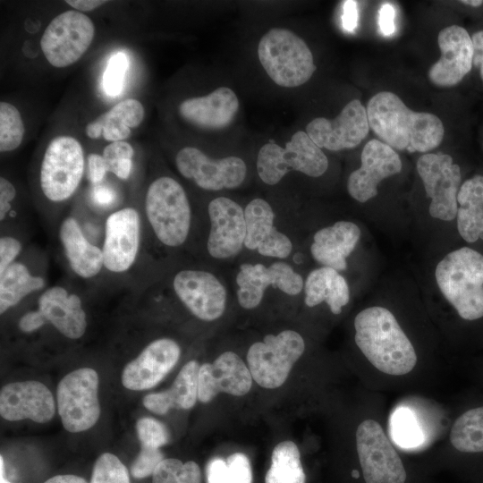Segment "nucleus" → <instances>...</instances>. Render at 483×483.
I'll list each match as a JSON object with an SVG mask.
<instances>
[{"instance_id":"f257e3e1","label":"nucleus","mask_w":483,"mask_h":483,"mask_svg":"<svg viewBox=\"0 0 483 483\" xmlns=\"http://www.w3.org/2000/svg\"><path fill=\"white\" fill-rule=\"evenodd\" d=\"M366 110L371 130L393 148L426 153L443 140L445 129L436 115L411 110L390 91L371 97Z\"/></svg>"},{"instance_id":"f03ea898","label":"nucleus","mask_w":483,"mask_h":483,"mask_svg":"<svg viewBox=\"0 0 483 483\" xmlns=\"http://www.w3.org/2000/svg\"><path fill=\"white\" fill-rule=\"evenodd\" d=\"M354 329L357 346L379 371L402 376L414 369L415 349L389 309L380 306L362 309L355 317Z\"/></svg>"},{"instance_id":"7ed1b4c3","label":"nucleus","mask_w":483,"mask_h":483,"mask_svg":"<svg viewBox=\"0 0 483 483\" xmlns=\"http://www.w3.org/2000/svg\"><path fill=\"white\" fill-rule=\"evenodd\" d=\"M437 286L465 320L483 317V255L462 247L445 255L436 265Z\"/></svg>"},{"instance_id":"20e7f679","label":"nucleus","mask_w":483,"mask_h":483,"mask_svg":"<svg viewBox=\"0 0 483 483\" xmlns=\"http://www.w3.org/2000/svg\"><path fill=\"white\" fill-rule=\"evenodd\" d=\"M258 57L268 77L283 88L305 84L317 69L306 42L284 28H273L262 36Z\"/></svg>"},{"instance_id":"39448f33","label":"nucleus","mask_w":483,"mask_h":483,"mask_svg":"<svg viewBox=\"0 0 483 483\" xmlns=\"http://www.w3.org/2000/svg\"><path fill=\"white\" fill-rule=\"evenodd\" d=\"M145 212L158 241L176 248L186 241L191 224V209L183 187L170 176H159L148 187Z\"/></svg>"},{"instance_id":"423d86ee","label":"nucleus","mask_w":483,"mask_h":483,"mask_svg":"<svg viewBox=\"0 0 483 483\" xmlns=\"http://www.w3.org/2000/svg\"><path fill=\"white\" fill-rule=\"evenodd\" d=\"M256 166L260 180L275 185L290 171L319 177L327 170L328 159L306 131H298L284 147L272 142L261 146Z\"/></svg>"},{"instance_id":"0eeeda50","label":"nucleus","mask_w":483,"mask_h":483,"mask_svg":"<svg viewBox=\"0 0 483 483\" xmlns=\"http://www.w3.org/2000/svg\"><path fill=\"white\" fill-rule=\"evenodd\" d=\"M84 151L75 137L60 134L47 144L39 170V184L44 196L54 202L71 198L81 181Z\"/></svg>"},{"instance_id":"6e6552de","label":"nucleus","mask_w":483,"mask_h":483,"mask_svg":"<svg viewBox=\"0 0 483 483\" xmlns=\"http://www.w3.org/2000/svg\"><path fill=\"white\" fill-rule=\"evenodd\" d=\"M304 350L305 342L296 331L287 329L266 335L263 341L251 344L247 352L252 378L264 388L281 386Z\"/></svg>"},{"instance_id":"1a4fd4ad","label":"nucleus","mask_w":483,"mask_h":483,"mask_svg":"<svg viewBox=\"0 0 483 483\" xmlns=\"http://www.w3.org/2000/svg\"><path fill=\"white\" fill-rule=\"evenodd\" d=\"M95 33L96 27L89 16L76 10H67L47 24L40 38V48L52 66L68 67L88 51Z\"/></svg>"},{"instance_id":"9d476101","label":"nucleus","mask_w":483,"mask_h":483,"mask_svg":"<svg viewBox=\"0 0 483 483\" xmlns=\"http://www.w3.org/2000/svg\"><path fill=\"white\" fill-rule=\"evenodd\" d=\"M98 375L89 368L73 370L57 386V408L64 428L72 433L92 428L100 416Z\"/></svg>"},{"instance_id":"9b49d317","label":"nucleus","mask_w":483,"mask_h":483,"mask_svg":"<svg viewBox=\"0 0 483 483\" xmlns=\"http://www.w3.org/2000/svg\"><path fill=\"white\" fill-rule=\"evenodd\" d=\"M356 447L366 483L405 482L403 463L377 421L366 419L358 426Z\"/></svg>"},{"instance_id":"f8f14e48","label":"nucleus","mask_w":483,"mask_h":483,"mask_svg":"<svg viewBox=\"0 0 483 483\" xmlns=\"http://www.w3.org/2000/svg\"><path fill=\"white\" fill-rule=\"evenodd\" d=\"M428 198L431 199L428 213L433 218L452 221L458 211L457 194L462 174L460 166L448 154L427 153L416 164Z\"/></svg>"},{"instance_id":"ddd939ff","label":"nucleus","mask_w":483,"mask_h":483,"mask_svg":"<svg viewBox=\"0 0 483 483\" xmlns=\"http://www.w3.org/2000/svg\"><path fill=\"white\" fill-rule=\"evenodd\" d=\"M175 165L182 176L210 191L238 188L247 174V166L242 158L228 156L214 159L191 146L183 147L176 153Z\"/></svg>"},{"instance_id":"4468645a","label":"nucleus","mask_w":483,"mask_h":483,"mask_svg":"<svg viewBox=\"0 0 483 483\" xmlns=\"http://www.w3.org/2000/svg\"><path fill=\"white\" fill-rule=\"evenodd\" d=\"M235 281L237 301L245 309L258 307L269 286L291 296L299 294L304 286L302 276L291 265L281 260L268 267L261 263H243Z\"/></svg>"},{"instance_id":"2eb2a0df","label":"nucleus","mask_w":483,"mask_h":483,"mask_svg":"<svg viewBox=\"0 0 483 483\" xmlns=\"http://www.w3.org/2000/svg\"><path fill=\"white\" fill-rule=\"evenodd\" d=\"M369 128L366 108L359 99H352L335 118L311 120L306 126V133L320 148L339 151L359 146Z\"/></svg>"},{"instance_id":"dca6fc26","label":"nucleus","mask_w":483,"mask_h":483,"mask_svg":"<svg viewBox=\"0 0 483 483\" xmlns=\"http://www.w3.org/2000/svg\"><path fill=\"white\" fill-rule=\"evenodd\" d=\"M173 288L184 306L201 320H216L225 310L226 290L220 280L208 271L181 270L174 277Z\"/></svg>"},{"instance_id":"f3484780","label":"nucleus","mask_w":483,"mask_h":483,"mask_svg":"<svg viewBox=\"0 0 483 483\" xmlns=\"http://www.w3.org/2000/svg\"><path fill=\"white\" fill-rule=\"evenodd\" d=\"M210 230L207 242L209 255L227 259L238 255L246 237L244 209L227 197L212 199L208 207Z\"/></svg>"},{"instance_id":"a211bd4d","label":"nucleus","mask_w":483,"mask_h":483,"mask_svg":"<svg viewBox=\"0 0 483 483\" xmlns=\"http://www.w3.org/2000/svg\"><path fill=\"white\" fill-rule=\"evenodd\" d=\"M360 168L351 173L347 181L350 196L365 203L377 195V186L384 179L402 170V161L393 148L378 140L364 146Z\"/></svg>"},{"instance_id":"6ab92c4d","label":"nucleus","mask_w":483,"mask_h":483,"mask_svg":"<svg viewBox=\"0 0 483 483\" xmlns=\"http://www.w3.org/2000/svg\"><path fill=\"white\" fill-rule=\"evenodd\" d=\"M140 237V221L135 208L112 213L106 221L102 249L106 268L114 273L127 271L138 255Z\"/></svg>"},{"instance_id":"aec40b11","label":"nucleus","mask_w":483,"mask_h":483,"mask_svg":"<svg viewBox=\"0 0 483 483\" xmlns=\"http://www.w3.org/2000/svg\"><path fill=\"white\" fill-rule=\"evenodd\" d=\"M441 57L428 70L429 80L438 87H453L470 72L473 60V44L462 26L443 29L437 37Z\"/></svg>"},{"instance_id":"412c9836","label":"nucleus","mask_w":483,"mask_h":483,"mask_svg":"<svg viewBox=\"0 0 483 483\" xmlns=\"http://www.w3.org/2000/svg\"><path fill=\"white\" fill-rule=\"evenodd\" d=\"M252 376L241 357L233 352H225L212 363L199 367L198 400L211 402L219 393L234 396L248 394L252 386Z\"/></svg>"},{"instance_id":"4be33fe9","label":"nucleus","mask_w":483,"mask_h":483,"mask_svg":"<svg viewBox=\"0 0 483 483\" xmlns=\"http://www.w3.org/2000/svg\"><path fill=\"white\" fill-rule=\"evenodd\" d=\"M55 412L53 394L47 386L34 381H19L5 385L0 392V414L9 421L30 419L47 423Z\"/></svg>"},{"instance_id":"5701e85b","label":"nucleus","mask_w":483,"mask_h":483,"mask_svg":"<svg viewBox=\"0 0 483 483\" xmlns=\"http://www.w3.org/2000/svg\"><path fill=\"white\" fill-rule=\"evenodd\" d=\"M180 355V346L173 339L160 338L151 342L123 369V386L133 391L154 387L175 366Z\"/></svg>"},{"instance_id":"b1692460","label":"nucleus","mask_w":483,"mask_h":483,"mask_svg":"<svg viewBox=\"0 0 483 483\" xmlns=\"http://www.w3.org/2000/svg\"><path fill=\"white\" fill-rule=\"evenodd\" d=\"M239 107L235 92L228 87H219L207 95L183 99L178 106V114L194 128L218 131L231 124Z\"/></svg>"},{"instance_id":"393cba45","label":"nucleus","mask_w":483,"mask_h":483,"mask_svg":"<svg viewBox=\"0 0 483 483\" xmlns=\"http://www.w3.org/2000/svg\"><path fill=\"white\" fill-rule=\"evenodd\" d=\"M246 237L244 247L265 257L284 259L292 250L289 237L275 226V213L262 198L251 199L244 208Z\"/></svg>"},{"instance_id":"a878e982","label":"nucleus","mask_w":483,"mask_h":483,"mask_svg":"<svg viewBox=\"0 0 483 483\" xmlns=\"http://www.w3.org/2000/svg\"><path fill=\"white\" fill-rule=\"evenodd\" d=\"M360 238V227L351 221H337L317 231L310 245L312 258L322 267L336 271L347 268L346 258L355 250Z\"/></svg>"},{"instance_id":"bb28decb","label":"nucleus","mask_w":483,"mask_h":483,"mask_svg":"<svg viewBox=\"0 0 483 483\" xmlns=\"http://www.w3.org/2000/svg\"><path fill=\"white\" fill-rule=\"evenodd\" d=\"M38 310L65 337L78 339L86 331V313L80 298L64 287L53 286L45 291L38 299Z\"/></svg>"},{"instance_id":"cd10ccee","label":"nucleus","mask_w":483,"mask_h":483,"mask_svg":"<svg viewBox=\"0 0 483 483\" xmlns=\"http://www.w3.org/2000/svg\"><path fill=\"white\" fill-rule=\"evenodd\" d=\"M145 117V108L136 98L123 99L87 123L86 135L91 140L103 137L106 141L125 140L131 130L139 127Z\"/></svg>"},{"instance_id":"c85d7f7f","label":"nucleus","mask_w":483,"mask_h":483,"mask_svg":"<svg viewBox=\"0 0 483 483\" xmlns=\"http://www.w3.org/2000/svg\"><path fill=\"white\" fill-rule=\"evenodd\" d=\"M59 238L72 271L83 278L97 275L103 265V251L84 236L78 222L66 217L59 228Z\"/></svg>"},{"instance_id":"c756f323","label":"nucleus","mask_w":483,"mask_h":483,"mask_svg":"<svg viewBox=\"0 0 483 483\" xmlns=\"http://www.w3.org/2000/svg\"><path fill=\"white\" fill-rule=\"evenodd\" d=\"M199 367L197 360L188 361L168 390L145 395L143 405L148 411L159 415L165 414L171 409H191L198 400Z\"/></svg>"},{"instance_id":"7c9ffc66","label":"nucleus","mask_w":483,"mask_h":483,"mask_svg":"<svg viewBox=\"0 0 483 483\" xmlns=\"http://www.w3.org/2000/svg\"><path fill=\"white\" fill-rule=\"evenodd\" d=\"M303 290L308 307L326 302L335 315L340 314L350 301L347 281L338 271L328 267L312 270L304 282Z\"/></svg>"},{"instance_id":"2f4dec72","label":"nucleus","mask_w":483,"mask_h":483,"mask_svg":"<svg viewBox=\"0 0 483 483\" xmlns=\"http://www.w3.org/2000/svg\"><path fill=\"white\" fill-rule=\"evenodd\" d=\"M457 203V230L462 238L470 243L483 240V175L462 183Z\"/></svg>"},{"instance_id":"473e14b6","label":"nucleus","mask_w":483,"mask_h":483,"mask_svg":"<svg viewBox=\"0 0 483 483\" xmlns=\"http://www.w3.org/2000/svg\"><path fill=\"white\" fill-rule=\"evenodd\" d=\"M44 286L42 277L32 275L25 265L13 262L0 275V313L4 314L24 297Z\"/></svg>"},{"instance_id":"72a5a7b5","label":"nucleus","mask_w":483,"mask_h":483,"mask_svg":"<svg viewBox=\"0 0 483 483\" xmlns=\"http://www.w3.org/2000/svg\"><path fill=\"white\" fill-rule=\"evenodd\" d=\"M306 476L298 446L292 441L277 444L271 455V465L265 483H305Z\"/></svg>"},{"instance_id":"f704fd0d","label":"nucleus","mask_w":483,"mask_h":483,"mask_svg":"<svg viewBox=\"0 0 483 483\" xmlns=\"http://www.w3.org/2000/svg\"><path fill=\"white\" fill-rule=\"evenodd\" d=\"M450 441L462 453L483 452V406L467 411L454 421Z\"/></svg>"},{"instance_id":"c9c22d12","label":"nucleus","mask_w":483,"mask_h":483,"mask_svg":"<svg viewBox=\"0 0 483 483\" xmlns=\"http://www.w3.org/2000/svg\"><path fill=\"white\" fill-rule=\"evenodd\" d=\"M208 483H251L252 470L249 458L234 453L225 460L214 458L206 468Z\"/></svg>"},{"instance_id":"e433bc0d","label":"nucleus","mask_w":483,"mask_h":483,"mask_svg":"<svg viewBox=\"0 0 483 483\" xmlns=\"http://www.w3.org/2000/svg\"><path fill=\"white\" fill-rule=\"evenodd\" d=\"M25 126L19 109L12 103L0 102V151L11 152L23 141Z\"/></svg>"},{"instance_id":"4c0bfd02","label":"nucleus","mask_w":483,"mask_h":483,"mask_svg":"<svg viewBox=\"0 0 483 483\" xmlns=\"http://www.w3.org/2000/svg\"><path fill=\"white\" fill-rule=\"evenodd\" d=\"M390 432L394 443L402 448L417 447L423 441V433L415 415L405 407L397 408L392 414Z\"/></svg>"},{"instance_id":"58836bf2","label":"nucleus","mask_w":483,"mask_h":483,"mask_svg":"<svg viewBox=\"0 0 483 483\" xmlns=\"http://www.w3.org/2000/svg\"><path fill=\"white\" fill-rule=\"evenodd\" d=\"M152 483H201V471L195 462L166 458L156 468Z\"/></svg>"},{"instance_id":"ea45409f","label":"nucleus","mask_w":483,"mask_h":483,"mask_svg":"<svg viewBox=\"0 0 483 483\" xmlns=\"http://www.w3.org/2000/svg\"><path fill=\"white\" fill-rule=\"evenodd\" d=\"M133 147L126 140L110 142L103 149L107 172L121 180H127L132 169Z\"/></svg>"},{"instance_id":"a19ab883","label":"nucleus","mask_w":483,"mask_h":483,"mask_svg":"<svg viewBox=\"0 0 483 483\" xmlns=\"http://www.w3.org/2000/svg\"><path fill=\"white\" fill-rule=\"evenodd\" d=\"M89 483H131L125 465L110 453H102L96 461Z\"/></svg>"},{"instance_id":"79ce46f5","label":"nucleus","mask_w":483,"mask_h":483,"mask_svg":"<svg viewBox=\"0 0 483 483\" xmlns=\"http://www.w3.org/2000/svg\"><path fill=\"white\" fill-rule=\"evenodd\" d=\"M129 60L123 52L114 53L109 59L103 75V89L107 96H118L123 88Z\"/></svg>"},{"instance_id":"37998d69","label":"nucleus","mask_w":483,"mask_h":483,"mask_svg":"<svg viewBox=\"0 0 483 483\" xmlns=\"http://www.w3.org/2000/svg\"><path fill=\"white\" fill-rule=\"evenodd\" d=\"M136 430L140 445L160 448L169 441L166 427L153 418L144 417L139 419Z\"/></svg>"},{"instance_id":"c03bdc74","label":"nucleus","mask_w":483,"mask_h":483,"mask_svg":"<svg viewBox=\"0 0 483 483\" xmlns=\"http://www.w3.org/2000/svg\"><path fill=\"white\" fill-rule=\"evenodd\" d=\"M164 459L160 448L140 445V451L131 464V473L135 479L153 475L156 468Z\"/></svg>"},{"instance_id":"a18cd8bd","label":"nucleus","mask_w":483,"mask_h":483,"mask_svg":"<svg viewBox=\"0 0 483 483\" xmlns=\"http://www.w3.org/2000/svg\"><path fill=\"white\" fill-rule=\"evenodd\" d=\"M21 250V242L11 236L0 239V275L13 263Z\"/></svg>"},{"instance_id":"49530a36","label":"nucleus","mask_w":483,"mask_h":483,"mask_svg":"<svg viewBox=\"0 0 483 483\" xmlns=\"http://www.w3.org/2000/svg\"><path fill=\"white\" fill-rule=\"evenodd\" d=\"M88 178L92 185L101 184L107 169L102 155L91 153L87 158Z\"/></svg>"},{"instance_id":"de8ad7c7","label":"nucleus","mask_w":483,"mask_h":483,"mask_svg":"<svg viewBox=\"0 0 483 483\" xmlns=\"http://www.w3.org/2000/svg\"><path fill=\"white\" fill-rule=\"evenodd\" d=\"M16 195L13 184L4 176L0 177V218L4 220L11 209V202Z\"/></svg>"},{"instance_id":"09e8293b","label":"nucleus","mask_w":483,"mask_h":483,"mask_svg":"<svg viewBox=\"0 0 483 483\" xmlns=\"http://www.w3.org/2000/svg\"><path fill=\"white\" fill-rule=\"evenodd\" d=\"M394 14L395 11L391 4H384L378 12V25L381 33L385 36H390L394 31Z\"/></svg>"},{"instance_id":"8fccbe9b","label":"nucleus","mask_w":483,"mask_h":483,"mask_svg":"<svg viewBox=\"0 0 483 483\" xmlns=\"http://www.w3.org/2000/svg\"><path fill=\"white\" fill-rule=\"evenodd\" d=\"M46 322L43 314L38 309L25 313L20 318L18 326L22 332L30 333L40 328Z\"/></svg>"},{"instance_id":"3c124183","label":"nucleus","mask_w":483,"mask_h":483,"mask_svg":"<svg viewBox=\"0 0 483 483\" xmlns=\"http://www.w3.org/2000/svg\"><path fill=\"white\" fill-rule=\"evenodd\" d=\"M91 199L98 207H108L115 199V192L108 186L94 185L91 191Z\"/></svg>"},{"instance_id":"603ef678","label":"nucleus","mask_w":483,"mask_h":483,"mask_svg":"<svg viewBox=\"0 0 483 483\" xmlns=\"http://www.w3.org/2000/svg\"><path fill=\"white\" fill-rule=\"evenodd\" d=\"M358 5L356 1H344L343 4V27L347 31H353L358 24Z\"/></svg>"},{"instance_id":"864d4df0","label":"nucleus","mask_w":483,"mask_h":483,"mask_svg":"<svg viewBox=\"0 0 483 483\" xmlns=\"http://www.w3.org/2000/svg\"><path fill=\"white\" fill-rule=\"evenodd\" d=\"M471 40L473 44L472 64L479 69L483 82V30L473 33Z\"/></svg>"},{"instance_id":"5fc2aeb1","label":"nucleus","mask_w":483,"mask_h":483,"mask_svg":"<svg viewBox=\"0 0 483 483\" xmlns=\"http://www.w3.org/2000/svg\"><path fill=\"white\" fill-rule=\"evenodd\" d=\"M65 3L72 8V10H76L80 13H88L91 12L105 4L107 3V1L104 0H67Z\"/></svg>"},{"instance_id":"6e6d98bb","label":"nucleus","mask_w":483,"mask_h":483,"mask_svg":"<svg viewBox=\"0 0 483 483\" xmlns=\"http://www.w3.org/2000/svg\"><path fill=\"white\" fill-rule=\"evenodd\" d=\"M44 483H88L83 478L72 475V474H64V475H56L54 476Z\"/></svg>"},{"instance_id":"4d7b16f0","label":"nucleus","mask_w":483,"mask_h":483,"mask_svg":"<svg viewBox=\"0 0 483 483\" xmlns=\"http://www.w3.org/2000/svg\"><path fill=\"white\" fill-rule=\"evenodd\" d=\"M460 2L462 3L465 5H469V6H471V7H479V6H481L483 4L482 0H462V1H460Z\"/></svg>"},{"instance_id":"13d9d810","label":"nucleus","mask_w":483,"mask_h":483,"mask_svg":"<svg viewBox=\"0 0 483 483\" xmlns=\"http://www.w3.org/2000/svg\"><path fill=\"white\" fill-rule=\"evenodd\" d=\"M0 468H1V471H0V483H12V482L8 481V480L4 478V459H3V456L0 457Z\"/></svg>"},{"instance_id":"bf43d9fd","label":"nucleus","mask_w":483,"mask_h":483,"mask_svg":"<svg viewBox=\"0 0 483 483\" xmlns=\"http://www.w3.org/2000/svg\"><path fill=\"white\" fill-rule=\"evenodd\" d=\"M352 476H353V477H356V478L359 477L358 471H357V470H353V471H352Z\"/></svg>"}]
</instances>
